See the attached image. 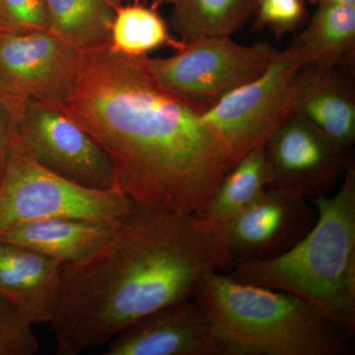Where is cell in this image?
<instances>
[{
  "label": "cell",
  "instance_id": "cell-22",
  "mask_svg": "<svg viewBox=\"0 0 355 355\" xmlns=\"http://www.w3.org/2000/svg\"><path fill=\"white\" fill-rule=\"evenodd\" d=\"M51 31L46 0H0V32Z\"/></svg>",
  "mask_w": 355,
  "mask_h": 355
},
{
  "label": "cell",
  "instance_id": "cell-8",
  "mask_svg": "<svg viewBox=\"0 0 355 355\" xmlns=\"http://www.w3.org/2000/svg\"><path fill=\"white\" fill-rule=\"evenodd\" d=\"M17 142L40 165L69 181L112 190L113 168L104 149L62 110L25 99Z\"/></svg>",
  "mask_w": 355,
  "mask_h": 355
},
{
  "label": "cell",
  "instance_id": "cell-1",
  "mask_svg": "<svg viewBox=\"0 0 355 355\" xmlns=\"http://www.w3.org/2000/svg\"><path fill=\"white\" fill-rule=\"evenodd\" d=\"M146 58L109 43L83 49L76 83L58 109L108 155L112 190L139 207L202 216L232 161L205 120L209 106L160 85Z\"/></svg>",
  "mask_w": 355,
  "mask_h": 355
},
{
  "label": "cell",
  "instance_id": "cell-24",
  "mask_svg": "<svg viewBox=\"0 0 355 355\" xmlns=\"http://www.w3.org/2000/svg\"><path fill=\"white\" fill-rule=\"evenodd\" d=\"M24 98L0 86V184L17 139L18 121Z\"/></svg>",
  "mask_w": 355,
  "mask_h": 355
},
{
  "label": "cell",
  "instance_id": "cell-23",
  "mask_svg": "<svg viewBox=\"0 0 355 355\" xmlns=\"http://www.w3.org/2000/svg\"><path fill=\"white\" fill-rule=\"evenodd\" d=\"M257 24L268 28L282 37L295 31L304 22L306 7L303 0H259Z\"/></svg>",
  "mask_w": 355,
  "mask_h": 355
},
{
  "label": "cell",
  "instance_id": "cell-20",
  "mask_svg": "<svg viewBox=\"0 0 355 355\" xmlns=\"http://www.w3.org/2000/svg\"><path fill=\"white\" fill-rule=\"evenodd\" d=\"M109 44L123 55L144 57L164 46L179 50L184 42L173 38L156 8L135 2L114 6Z\"/></svg>",
  "mask_w": 355,
  "mask_h": 355
},
{
  "label": "cell",
  "instance_id": "cell-10",
  "mask_svg": "<svg viewBox=\"0 0 355 355\" xmlns=\"http://www.w3.org/2000/svg\"><path fill=\"white\" fill-rule=\"evenodd\" d=\"M81 53L51 31L0 32V86L60 108L76 83Z\"/></svg>",
  "mask_w": 355,
  "mask_h": 355
},
{
  "label": "cell",
  "instance_id": "cell-7",
  "mask_svg": "<svg viewBox=\"0 0 355 355\" xmlns=\"http://www.w3.org/2000/svg\"><path fill=\"white\" fill-rule=\"evenodd\" d=\"M268 43L244 46L226 37L184 43L172 57L146 58L163 87L210 106L222 96L260 76L279 55Z\"/></svg>",
  "mask_w": 355,
  "mask_h": 355
},
{
  "label": "cell",
  "instance_id": "cell-15",
  "mask_svg": "<svg viewBox=\"0 0 355 355\" xmlns=\"http://www.w3.org/2000/svg\"><path fill=\"white\" fill-rule=\"evenodd\" d=\"M123 220L53 217L28 222L0 233V241L30 248L67 265L97 253L113 237Z\"/></svg>",
  "mask_w": 355,
  "mask_h": 355
},
{
  "label": "cell",
  "instance_id": "cell-19",
  "mask_svg": "<svg viewBox=\"0 0 355 355\" xmlns=\"http://www.w3.org/2000/svg\"><path fill=\"white\" fill-rule=\"evenodd\" d=\"M51 32L80 49L110 43L120 0H46Z\"/></svg>",
  "mask_w": 355,
  "mask_h": 355
},
{
  "label": "cell",
  "instance_id": "cell-2",
  "mask_svg": "<svg viewBox=\"0 0 355 355\" xmlns=\"http://www.w3.org/2000/svg\"><path fill=\"white\" fill-rule=\"evenodd\" d=\"M230 268L223 224L135 205L97 253L62 265L51 322L58 354L107 345L146 315L195 297L209 273Z\"/></svg>",
  "mask_w": 355,
  "mask_h": 355
},
{
  "label": "cell",
  "instance_id": "cell-11",
  "mask_svg": "<svg viewBox=\"0 0 355 355\" xmlns=\"http://www.w3.org/2000/svg\"><path fill=\"white\" fill-rule=\"evenodd\" d=\"M317 217L314 205L307 198L266 188L223 224L231 268L286 253L309 232Z\"/></svg>",
  "mask_w": 355,
  "mask_h": 355
},
{
  "label": "cell",
  "instance_id": "cell-18",
  "mask_svg": "<svg viewBox=\"0 0 355 355\" xmlns=\"http://www.w3.org/2000/svg\"><path fill=\"white\" fill-rule=\"evenodd\" d=\"M268 186L266 144L254 147L223 177L202 217L225 224L251 205Z\"/></svg>",
  "mask_w": 355,
  "mask_h": 355
},
{
  "label": "cell",
  "instance_id": "cell-25",
  "mask_svg": "<svg viewBox=\"0 0 355 355\" xmlns=\"http://www.w3.org/2000/svg\"><path fill=\"white\" fill-rule=\"evenodd\" d=\"M319 4H347L355 6V0H314Z\"/></svg>",
  "mask_w": 355,
  "mask_h": 355
},
{
  "label": "cell",
  "instance_id": "cell-14",
  "mask_svg": "<svg viewBox=\"0 0 355 355\" xmlns=\"http://www.w3.org/2000/svg\"><path fill=\"white\" fill-rule=\"evenodd\" d=\"M292 114L312 123L336 146L349 151L355 140V96L335 67H303L296 79Z\"/></svg>",
  "mask_w": 355,
  "mask_h": 355
},
{
  "label": "cell",
  "instance_id": "cell-26",
  "mask_svg": "<svg viewBox=\"0 0 355 355\" xmlns=\"http://www.w3.org/2000/svg\"><path fill=\"white\" fill-rule=\"evenodd\" d=\"M180 0H151V2H153L151 6L154 7V8H157V7L162 6H174Z\"/></svg>",
  "mask_w": 355,
  "mask_h": 355
},
{
  "label": "cell",
  "instance_id": "cell-21",
  "mask_svg": "<svg viewBox=\"0 0 355 355\" xmlns=\"http://www.w3.org/2000/svg\"><path fill=\"white\" fill-rule=\"evenodd\" d=\"M33 324L10 302L0 296V355H36L38 338Z\"/></svg>",
  "mask_w": 355,
  "mask_h": 355
},
{
  "label": "cell",
  "instance_id": "cell-17",
  "mask_svg": "<svg viewBox=\"0 0 355 355\" xmlns=\"http://www.w3.org/2000/svg\"><path fill=\"white\" fill-rule=\"evenodd\" d=\"M259 0H180L171 24L184 43L200 38H231L256 15Z\"/></svg>",
  "mask_w": 355,
  "mask_h": 355
},
{
  "label": "cell",
  "instance_id": "cell-9",
  "mask_svg": "<svg viewBox=\"0 0 355 355\" xmlns=\"http://www.w3.org/2000/svg\"><path fill=\"white\" fill-rule=\"evenodd\" d=\"M266 156L268 188L309 200L329 196L349 163L347 150L298 114L270 135Z\"/></svg>",
  "mask_w": 355,
  "mask_h": 355
},
{
  "label": "cell",
  "instance_id": "cell-5",
  "mask_svg": "<svg viewBox=\"0 0 355 355\" xmlns=\"http://www.w3.org/2000/svg\"><path fill=\"white\" fill-rule=\"evenodd\" d=\"M135 205L130 198L113 190L88 188L51 172L16 139L0 184V233L53 217L121 220Z\"/></svg>",
  "mask_w": 355,
  "mask_h": 355
},
{
  "label": "cell",
  "instance_id": "cell-12",
  "mask_svg": "<svg viewBox=\"0 0 355 355\" xmlns=\"http://www.w3.org/2000/svg\"><path fill=\"white\" fill-rule=\"evenodd\" d=\"M106 355H225L211 320L195 298L165 306L123 329Z\"/></svg>",
  "mask_w": 355,
  "mask_h": 355
},
{
  "label": "cell",
  "instance_id": "cell-16",
  "mask_svg": "<svg viewBox=\"0 0 355 355\" xmlns=\"http://www.w3.org/2000/svg\"><path fill=\"white\" fill-rule=\"evenodd\" d=\"M355 6L319 4L291 46L304 67H335L354 51Z\"/></svg>",
  "mask_w": 355,
  "mask_h": 355
},
{
  "label": "cell",
  "instance_id": "cell-3",
  "mask_svg": "<svg viewBox=\"0 0 355 355\" xmlns=\"http://www.w3.org/2000/svg\"><path fill=\"white\" fill-rule=\"evenodd\" d=\"M209 273L196 292L225 355H345L354 334L305 299Z\"/></svg>",
  "mask_w": 355,
  "mask_h": 355
},
{
  "label": "cell",
  "instance_id": "cell-4",
  "mask_svg": "<svg viewBox=\"0 0 355 355\" xmlns=\"http://www.w3.org/2000/svg\"><path fill=\"white\" fill-rule=\"evenodd\" d=\"M317 221L286 253L242 263L227 275L237 282L305 299L355 333V167L349 160L335 196L313 198Z\"/></svg>",
  "mask_w": 355,
  "mask_h": 355
},
{
  "label": "cell",
  "instance_id": "cell-27",
  "mask_svg": "<svg viewBox=\"0 0 355 355\" xmlns=\"http://www.w3.org/2000/svg\"><path fill=\"white\" fill-rule=\"evenodd\" d=\"M120 1L121 2V0H120Z\"/></svg>",
  "mask_w": 355,
  "mask_h": 355
},
{
  "label": "cell",
  "instance_id": "cell-13",
  "mask_svg": "<svg viewBox=\"0 0 355 355\" xmlns=\"http://www.w3.org/2000/svg\"><path fill=\"white\" fill-rule=\"evenodd\" d=\"M60 261L30 248L0 241V296L33 324H51L62 284Z\"/></svg>",
  "mask_w": 355,
  "mask_h": 355
},
{
  "label": "cell",
  "instance_id": "cell-6",
  "mask_svg": "<svg viewBox=\"0 0 355 355\" xmlns=\"http://www.w3.org/2000/svg\"><path fill=\"white\" fill-rule=\"evenodd\" d=\"M304 67L289 46L260 76L222 96L205 118L227 148L232 164L261 144L292 114L299 71Z\"/></svg>",
  "mask_w": 355,
  "mask_h": 355
}]
</instances>
